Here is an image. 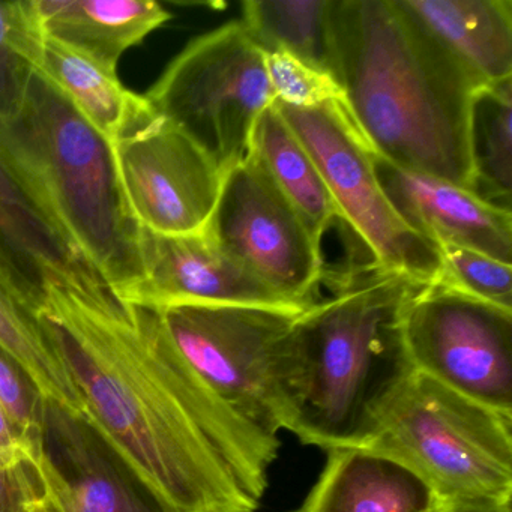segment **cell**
<instances>
[{
    "instance_id": "obj_13",
    "label": "cell",
    "mask_w": 512,
    "mask_h": 512,
    "mask_svg": "<svg viewBox=\"0 0 512 512\" xmlns=\"http://www.w3.org/2000/svg\"><path fill=\"white\" fill-rule=\"evenodd\" d=\"M383 193L409 229L436 245L478 251L512 265L511 212L445 179L401 169L373 152Z\"/></svg>"
},
{
    "instance_id": "obj_16",
    "label": "cell",
    "mask_w": 512,
    "mask_h": 512,
    "mask_svg": "<svg viewBox=\"0 0 512 512\" xmlns=\"http://www.w3.org/2000/svg\"><path fill=\"white\" fill-rule=\"evenodd\" d=\"M44 37L101 67L118 71L122 56L172 20L152 0H32Z\"/></svg>"
},
{
    "instance_id": "obj_1",
    "label": "cell",
    "mask_w": 512,
    "mask_h": 512,
    "mask_svg": "<svg viewBox=\"0 0 512 512\" xmlns=\"http://www.w3.org/2000/svg\"><path fill=\"white\" fill-rule=\"evenodd\" d=\"M38 311L83 421L161 512H256L280 440L239 418L190 367L158 311L76 260L37 272Z\"/></svg>"
},
{
    "instance_id": "obj_9",
    "label": "cell",
    "mask_w": 512,
    "mask_h": 512,
    "mask_svg": "<svg viewBox=\"0 0 512 512\" xmlns=\"http://www.w3.org/2000/svg\"><path fill=\"white\" fill-rule=\"evenodd\" d=\"M403 338L413 371L512 415V311L437 281L407 301Z\"/></svg>"
},
{
    "instance_id": "obj_17",
    "label": "cell",
    "mask_w": 512,
    "mask_h": 512,
    "mask_svg": "<svg viewBox=\"0 0 512 512\" xmlns=\"http://www.w3.org/2000/svg\"><path fill=\"white\" fill-rule=\"evenodd\" d=\"M484 85L512 79L511 0H400Z\"/></svg>"
},
{
    "instance_id": "obj_12",
    "label": "cell",
    "mask_w": 512,
    "mask_h": 512,
    "mask_svg": "<svg viewBox=\"0 0 512 512\" xmlns=\"http://www.w3.org/2000/svg\"><path fill=\"white\" fill-rule=\"evenodd\" d=\"M113 293L128 304L155 311L176 305H250L290 313L305 310L224 253L208 229L194 235L166 236L137 227L136 275Z\"/></svg>"
},
{
    "instance_id": "obj_3",
    "label": "cell",
    "mask_w": 512,
    "mask_h": 512,
    "mask_svg": "<svg viewBox=\"0 0 512 512\" xmlns=\"http://www.w3.org/2000/svg\"><path fill=\"white\" fill-rule=\"evenodd\" d=\"M329 298L295 317L284 355V430L323 451L364 448L380 413L413 373L403 338L422 286L373 259L326 271Z\"/></svg>"
},
{
    "instance_id": "obj_6",
    "label": "cell",
    "mask_w": 512,
    "mask_h": 512,
    "mask_svg": "<svg viewBox=\"0 0 512 512\" xmlns=\"http://www.w3.org/2000/svg\"><path fill=\"white\" fill-rule=\"evenodd\" d=\"M143 97L226 175L250 154L260 115L275 101L265 52L242 22L191 41Z\"/></svg>"
},
{
    "instance_id": "obj_30",
    "label": "cell",
    "mask_w": 512,
    "mask_h": 512,
    "mask_svg": "<svg viewBox=\"0 0 512 512\" xmlns=\"http://www.w3.org/2000/svg\"><path fill=\"white\" fill-rule=\"evenodd\" d=\"M512 499L437 497L434 512H512Z\"/></svg>"
},
{
    "instance_id": "obj_15",
    "label": "cell",
    "mask_w": 512,
    "mask_h": 512,
    "mask_svg": "<svg viewBox=\"0 0 512 512\" xmlns=\"http://www.w3.org/2000/svg\"><path fill=\"white\" fill-rule=\"evenodd\" d=\"M46 452L64 476L77 512H161L82 418L50 403Z\"/></svg>"
},
{
    "instance_id": "obj_5",
    "label": "cell",
    "mask_w": 512,
    "mask_h": 512,
    "mask_svg": "<svg viewBox=\"0 0 512 512\" xmlns=\"http://www.w3.org/2000/svg\"><path fill=\"white\" fill-rule=\"evenodd\" d=\"M364 448L418 473L437 497L512 499V415L413 371Z\"/></svg>"
},
{
    "instance_id": "obj_24",
    "label": "cell",
    "mask_w": 512,
    "mask_h": 512,
    "mask_svg": "<svg viewBox=\"0 0 512 512\" xmlns=\"http://www.w3.org/2000/svg\"><path fill=\"white\" fill-rule=\"evenodd\" d=\"M0 254L29 281L49 263L71 260L0 163Z\"/></svg>"
},
{
    "instance_id": "obj_29",
    "label": "cell",
    "mask_w": 512,
    "mask_h": 512,
    "mask_svg": "<svg viewBox=\"0 0 512 512\" xmlns=\"http://www.w3.org/2000/svg\"><path fill=\"white\" fill-rule=\"evenodd\" d=\"M26 512H77L70 488L47 452L41 458L40 479Z\"/></svg>"
},
{
    "instance_id": "obj_20",
    "label": "cell",
    "mask_w": 512,
    "mask_h": 512,
    "mask_svg": "<svg viewBox=\"0 0 512 512\" xmlns=\"http://www.w3.org/2000/svg\"><path fill=\"white\" fill-rule=\"evenodd\" d=\"M250 152L263 164L272 181L299 212L311 235L322 247L332 224L341 221L340 214L313 158L290 130L274 103L257 121Z\"/></svg>"
},
{
    "instance_id": "obj_4",
    "label": "cell",
    "mask_w": 512,
    "mask_h": 512,
    "mask_svg": "<svg viewBox=\"0 0 512 512\" xmlns=\"http://www.w3.org/2000/svg\"><path fill=\"white\" fill-rule=\"evenodd\" d=\"M0 163L71 260L112 292L136 275V224L116 184L112 148L35 73L20 112L0 122Z\"/></svg>"
},
{
    "instance_id": "obj_8",
    "label": "cell",
    "mask_w": 512,
    "mask_h": 512,
    "mask_svg": "<svg viewBox=\"0 0 512 512\" xmlns=\"http://www.w3.org/2000/svg\"><path fill=\"white\" fill-rule=\"evenodd\" d=\"M274 104L313 158L341 221L353 230L373 262L422 286L440 281L439 247L409 229L392 208L377 181L373 151L346 106L329 103L305 110L277 100Z\"/></svg>"
},
{
    "instance_id": "obj_28",
    "label": "cell",
    "mask_w": 512,
    "mask_h": 512,
    "mask_svg": "<svg viewBox=\"0 0 512 512\" xmlns=\"http://www.w3.org/2000/svg\"><path fill=\"white\" fill-rule=\"evenodd\" d=\"M44 454L40 458L14 463L0 458V512H26L40 479V463Z\"/></svg>"
},
{
    "instance_id": "obj_23",
    "label": "cell",
    "mask_w": 512,
    "mask_h": 512,
    "mask_svg": "<svg viewBox=\"0 0 512 512\" xmlns=\"http://www.w3.org/2000/svg\"><path fill=\"white\" fill-rule=\"evenodd\" d=\"M43 40L32 0H0V122L25 104Z\"/></svg>"
},
{
    "instance_id": "obj_25",
    "label": "cell",
    "mask_w": 512,
    "mask_h": 512,
    "mask_svg": "<svg viewBox=\"0 0 512 512\" xmlns=\"http://www.w3.org/2000/svg\"><path fill=\"white\" fill-rule=\"evenodd\" d=\"M439 250L443 263L440 283L512 311L511 265L455 245H439Z\"/></svg>"
},
{
    "instance_id": "obj_2",
    "label": "cell",
    "mask_w": 512,
    "mask_h": 512,
    "mask_svg": "<svg viewBox=\"0 0 512 512\" xmlns=\"http://www.w3.org/2000/svg\"><path fill=\"white\" fill-rule=\"evenodd\" d=\"M329 73L383 160L472 191L470 109L479 82L400 0H329Z\"/></svg>"
},
{
    "instance_id": "obj_22",
    "label": "cell",
    "mask_w": 512,
    "mask_h": 512,
    "mask_svg": "<svg viewBox=\"0 0 512 512\" xmlns=\"http://www.w3.org/2000/svg\"><path fill=\"white\" fill-rule=\"evenodd\" d=\"M328 10L329 0H247L242 25L262 52L290 53L329 73Z\"/></svg>"
},
{
    "instance_id": "obj_21",
    "label": "cell",
    "mask_w": 512,
    "mask_h": 512,
    "mask_svg": "<svg viewBox=\"0 0 512 512\" xmlns=\"http://www.w3.org/2000/svg\"><path fill=\"white\" fill-rule=\"evenodd\" d=\"M512 79L485 85L473 95L470 109L472 193L511 212Z\"/></svg>"
},
{
    "instance_id": "obj_11",
    "label": "cell",
    "mask_w": 512,
    "mask_h": 512,
    "mask_svg": "<svg viewBox=\"0 0 512 512\" xmlns=\"http://www.w3.org/2000/svg\"><path fill=\"white\" fill-rule=\"evenodd\" d=\"M110 148L125 212L137 227L166 236L206 230L224 175L178 125L151 107Z\"/></svg>"
},
{
    "instance_id": "obj_27",
    "label": "cell",
    "mask_w": 512,
    "mask_h": 512,
    "mask_svg": "<svg viewBox=\"0 0 512 512\" xmlns=\"http://www.w3.org/2000/svg\"><path fill=\"white\" fill-rule=\"evenodd\" d=\"M47 407L28 371L0 349V409L35 452L46 451Z\"/></svg>"
},
{
    "instance_id": "obj_19",
    "label": "cell",
    "mask_w": 512,
    "mask_h": 512,
    "mask_svg": "<svg viewBox=\"0 0 512 512\" xmlns=\"http://www.w3.org/2000/svg\"><path fill=\"white\" fill-rule=\"evenodd\" d=\"M35 73L52 85L109 145L151 110L143 95L122 85L118 71L107 70L46 37Z\"/></svg>"
},
{
    "instance_id": "obj_31",
    "label": "cell",
    "mask_w": 512,
    "mask_h": 512,
    "mask_svg": "<svg viewBox=\"0 0 512 512\" xmlns=\"http://www.w3.org/2000/svg\"><path fill=\"white\" fill-rule=\"evenodd\" d=\"M44 452H35L17 433L4 410L0 409V458L2 460L14 463V461L28 460V458H40Z\"/></svg>"
},
{
    "instance_id": "obj_10",
    "label": "cell",
    "mask_w": 512,
    "mask_h": 512,
    "mask_svg": "<svg viewBox=\"0 0 512 512\" xmlns=\"http://www.w3.org/2000/svg\"><path fill=\"white\" fill-rule=\"evenodd\" d=\"M208 232L274 292L310 307L326 274L322 247L253 152L224 175Z\"/></svg>"
},
{
    "instance_id": "obj_26",
    "label": "cell",
    "mask_w": 512,
    "mask_h": 512,
    "mask_svg": "<svg viewBox=\"0 0 512 512\" xmlns=\"http://www.w3.org/2000/svg\"><path fill=\"white\" fill-rule=\"evenodd\" d=\"M266 73L275 100L295 109H317L329 103L346 106L343 89L328 73L286 52L265 53Z\"/></svg>"
},
{
    "instance_id": "obj_14",
    "label": "cell",
    "mask_w": 512,
    "mask_h": 512,
    "mask_svg": "<svg viewBox=\"0 0 512 512\" xmlns=\"http://www.w3.org/2000/svg\"><path fill=\"white\" fill-rule=\"evenodd\" d=\"M433 488L400 461L367 448L328 451L325 467L292 512H434Z\"/></svg>"
},
{
    "instance_id": "obj_7",
    "label": "cell",
    "mask_w": 512,
    "mask_h": 512,
    "mask_svg": "<svg viewBox=\"0 0 512 512\" xmlns=\"http://www.w3.org/2000/svg\"><path fill=\"white\" fill-rule=\"evenodd\" d=\"M167 334L214 394L253 427L286 422L284 355L299 313L250 305H176L158 311Z\"/></svg>"
},
{
    "instance_id": "obj_18",
    "label": "cell",
    "mask_w": 512,
    "mask_h": 512,
    "mask_svg": "<svg viewBox=\"0 0 512 512\" xmlns=\"http://www.w3.org/2000/svg\"><path fill=\"white\" fill-rule=\"evenodd\" d=\"M0 349L34 380L47 403L83 419L82 398L38 311V287L0 254Z\"/></svg>"
}]
</instances>
